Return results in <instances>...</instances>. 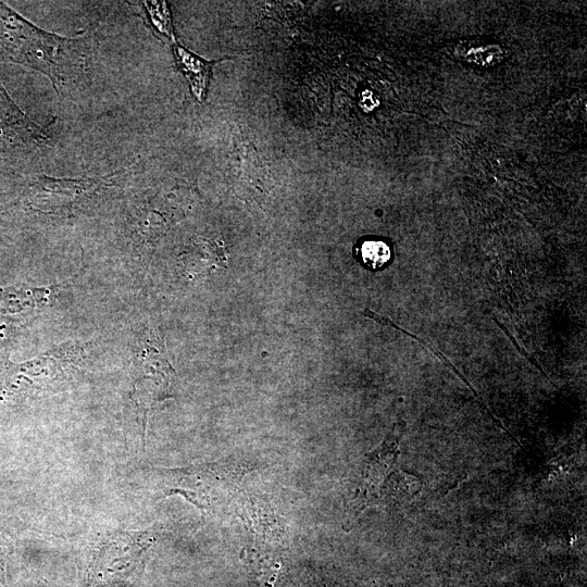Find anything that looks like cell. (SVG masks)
Listing matches in <instances>:
<instances>
[{"label":"cell","instance_id":"obj_4","mask_svg":"<svg viewBox=\"0 0 587 587\" xmlns=\"http://www.w3.org/2000/svg\"><path fill=\"white\" fill-rule=\"evenodd\" d=\"M155 472L165 495L178 494L203 512L217 508L234 480L229 467L215 463Z\"/></svg>","mask_w":587,"mask_h":587},{"label":"cell","instance_id":"obj_3","mask_svg":"<svg viewBox=\"0 0 587 587\" xmlns=\"http://www.w3.org/2000/svg\"><path fill=\"white\" fill-rule=\"evenodd\" d=\"M151 532H114L95 552L89 570V587H110L125 582L143 563L154 542Z\"/></svg>","mask_w":587,"mask_h":587},{"label":"cell","instance_id":"obj_2","mask_svg":"<svg viewBox=\"0 0 587 587\" xmlns=\"http://www.w3.org/2000/svg\"><path fill=\"white\" fill-rule=\"evenodd\" d=\"M404 422H397L384 442L369 458L352 509L357 517L366 507L384 500L403 502L420 491V480L398 465L399 441Z\"/></svg>","mask_w":587,"mask_h":587},{"label":"cell","instance_id":"obj_6","mask_svg":"<svg viewBox=\"0 0 587 587\" xmlns=\"http://www.w3.org/2000/svg\"><path fill=\"white\" fill-rule=\"evenodd\" d=\"M173 50L178 70L187 78L195 98L202 102L207 97L212 66L215 62L207 61L176 42Z\"/></svg>","mask_w":587,"mask_h":587},{"label":"cell","instance_id":"obj_7","mask_svg":"<svg viewBox=\"0 0 587 587\" xmlns=\"http://www.w3.org/2000/svg\"><path fill=\"white\" fill-rule=\"evenodd\" d=\"M357 257L364 266L378 270L389 262L391 251L382 240H365L357 249Z\"/></svg>","mask_w":587,"mask_h":587},{"label":"cell","instance_id":"obj_5","mask_svg":"<svg viewBox=\"0 0 587 587\" xmlns=\"http://www.w3.org/2000/svg\"><path fill=\"white\" fill-rule=\"evenodd\" d=\"M46 134L11 101L0 84V149L15 145H39Z\"/></svg>","mask_w":587,"mask_h":587},{"label":"cell","instance_id":"obj_8","mask_svg":"<svg viewBox=\"0 0 587 587\" xmlns=\"http://www.w3.org/2000/svg\"><path fill=\"white\" fill-rule=\"evenodd\" d=\"M143 3L154 28L175 43L172 16L167 3L165 1H145Z\"/></svg>","mask_w":587,"mask_h":587},{"label":"cell","instance_id":"obj_10","mask_svg":"<svg viewBox=\"0 0 587 587\" xmlns=\"http://www.w3.org/2000/svg\"><path fill=\"white\" fill-rule=\"evenodd\" d=\"M492 320L499 325V327L501 328V330L503 333H505L508 335V338L511 340L512 344H514V347L516 348V350L519 352H521V354L524 355V358L529 361L533 365H535L538 370H540L541 373L545 374L544 370L541 369V366L537 363V361L534 359V357L527 352L525 350L524 347H522L517 341L516 339L510 334V332L507 329V327L504 325H502L496 317H492ZM546 375V374H545ZM547 376V375H546Z\"/></svg>","mask_w":587,"mask_h":587},{"label":"cell","instance_id":"obj_1","mask_svg":"<svg viewBox=\"0 0 587 587\" xmlns=\"http://www.w3.org/2000/svg\"><path fill=\"white\" fill-rule=\"evenodd\" d=\"M88 60L86 38H64L45 32L0 3V61L40 72L59 92H65L82 77Z\"/></svg>","mask_w":587,"mask_h":587},{"label":"cell","instance_id":"obj_9","mask_svg":"<svg viewBox=\"0 0 587 587\" xmlns=\"http://www.w3.org/2000/svg\"><path fill=\"white\" fill-rule=\"evenodd\" d=\"M11 552V542L9 538L0 530V587H7L5 567L9 554Z\"/></svg>","mask_w":587,"mask_h":587}]
</instances>
